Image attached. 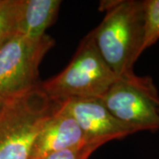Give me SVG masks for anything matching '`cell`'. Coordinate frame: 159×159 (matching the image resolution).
Masks as SVG:
<instances>
[{
  "label": "cell",
  "instance_id": "3",
  "mask_svg": "<svg viewBox=\"0 0 159 159\" xmlns=\"http://www.w3.org/2000/svg\"><path fill=\"white\" fill-rule=\"evenodd\" d=\"M118 79L100 55L90 32L66 68L40 87L52 102L60 103L71 98H101Z\"/></svg>",
  "mask_w": 159,
  "mask_h": 159
},
{
  "label": "cell",
  "instance_id": "13",
  "mask_svg": "<svg viewBox=\"0 0 159 159\" xmlns=\"http://www.w3.org/2000/svg\"><path fill=\"white\" fill-rule=\"evenodd\" d=\"M158 112H159V109H158Z\"/></svg>",
  "mask_w": 159,
  "mask_h": 159
},
{
  "label": "cell",
  "instance_id": "1",
  "mask_svg": "<svg viewBox=\"0 0 159 159\" xmlns=\"http://www.w3.org/2000/svg\"><path fill=\"white\" fill-rule=\"evenodd\" d=\"M101 8L106 14L91 31L97 50L119 78L131 76L142 53L143 0L102 1Z\"/></svg>",
  "mask_w": 159,
  "mask_h": 159
},
{
  "label": "cell",
  "instance_id": "8",
  "mask_svg": "<svg viewBox=\"0 0 159 159\" xmlns=\"http://www.w3.org/2000/svg\"><path fill=\"white\" fill-rule=\"evenodd\" d=\"M61 1L59 0H23L18 33L40 39L57 19Z\"/></svg>",
  "mask_w": 159,
  "mask_h": 159
},
{
  "label": "cell",
  "instance_id": "11",
  "mask_svg": "<svg viewBox=\"0 0 159 159\" xmlns=\"http://www.w3.org/2000/svg\"><path fill=\"white\" fill-rule=\"evenodd\" d=\"M98 147L87 143L84 146L78 148H68L60 151L47 154L39 159H89L90 155Z\"/></svg>",
  "mask_w": 159,
  "mask_h": 159
},
{
  "label": "cell",
  "instance_id": "9",
  "mask_svg": "<svg viewBox=\"0 0 159 159\" xmlns=\"http://www.w3.org/2000/svg\"><path fill=\"white\" fill-rule=\"evenodd\" d=\"M23 0H0V47L18 33Z\"/></svg>",
  "mask_w": 159,
  "mask_h": 159
},
{
  "label": "cell",
  "instance_id": "10",
  "mask_svg": "<svg viewBox=\"0 0 159 159\" xmlns=\"http://www.w3.org/2000/svg\"><path fill=\"white\" fill-rule=\"evenodd\" d=\"M144 25L142 52L159 40V0H143Z\"/></svg>",
  "mask_w": 159,
  "mask_h": 159
},
{
  "label": "cell",
  "instance_id": "12",
  "mask_svg": "<svg viewBox=\"0 0 159 159\" xmlns=\"http://www.w3.org/2000/svg\"><path fill=\"white\" fill-rule=\"evenodd\" d=\"M5 102H6V99H4L3 97L0 96V110L2 109V107H3V105H4Z\"/></svg>",
  "mask_w": 159,
  "mask_h": 159
},
{
  "label": "cell",
  "instance_id": "6",
  "mask_svg": "<svg viewBox=\"0 0 159 159\" xmlns=\"http://www.w3.org/2000/svg\"><path fill=\"white\" fill-rule=\"evenodd\" d=\"M59 104L75 119L87 142L98 148L110 141L137 133L116 119L100 98H71Z\"/></svg>",
  "mask_w": 159,
  "mask_h": 159
},
{
  "label": "cell",
  "instance_id": "2",
  "mask_svg": "<svg viewBox=\"0 0 159 159\" xmlns=\"http://www.w3.org/2000/svg\"><path fill=\"white\" fill-rule=\"evenodd\" d=\"M40 85L6 99L0 110V159H30L41 128L57 109Z\"/></svg>",
  "mask_w": 159,
  "mask_h": 159
},
{
  "label": "cell",
  "instance_id": "5",
  "mask_svg": "<svg viewBox=\"0 0 159 159\" xmlns=\"http://www.w3.org/2000/svg\"><path fill=\"white\" fill-rule=\"evenodd\" d=\"M100 100L119 121L137 132L159 130V94L149 77L117 80Z\"/></svg>",
  "mask_w": 159,
  "mask_h": 159
},
{
  "label": "cell",
  "instance_id": "7",
  "mask_svg": "<svg viewBox=\"0 0 159 159\" xmlns=\"http://www.w3.org/2000/svg\"><path fill=\"white\" fill-rule=\"evenodd\" d=\"M83 132L75 119L58 103L57 109L41 128L34 141L31 158L86 145Z\"/></svg>",
  "mask_w": 159,
  "mask_h": 159
},
{
  "label": "cell",
  "instance_id": "4",
  "mask_svg": "<svg viewBox=\"0 0 159 159\" xmlns=\"http://www.w3.org/2000/svg\"><path fill=\"white\" fill-rule=\"evenodd\" d=\"M54 40L45 34L40 39L17 33L0 47V96L17 97L40 85L39 66Z\"/></svg>",
  "mask_w": 159,
  "mask_h": 159
}]
</instances>
